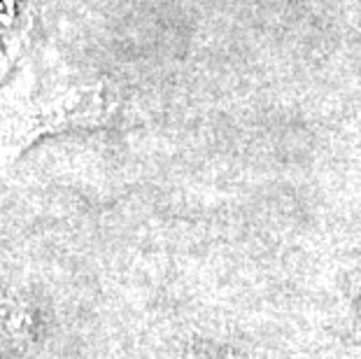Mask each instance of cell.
Listing matches in <instances>:
<instances>
[{
  "label": "cell",
  "instance_id": "obj_1",
  "mask_svg": "<svg viewBox=\"0 0 361 359\" xmlns=\"http://www.w3.org/2000/svg\"><path fill=\"white\" fill-rule=\"evenodd\" d=\"M37 341V315L24 296L0 287V353H24Z\"/></svg>",
  "mask_w": 361,
  "mask_h": 359
},
{
  "label": "cell",
  "instance_id": "obj_2",
  "mask_svg": "<svg viewBox=\"0 0 361 359\" xmlns=\"http://www.w3.org/2000/svg\"><path fill=\"white\" fill-rule=\"evenodd\" d=\"M187 359H245L243 355L233 353V350H224V348H205L201 353H194Z\"/></svg>",
  "mask_w": 361,
  "mask_h": 359
},
{
  "label": "cell",
  "instance_id": "obj_3",
  "mask_svg": "<svg viewBox=\"0 0 361 359\" xmlns=\"http://www.w3.org/2000/svg\"><path fill=\"white\" fill-rule=\"evenodd\" d=\"M352 324H355V336H357V341L361 343V299L357 301V308H355V320H352Z\"/></svg>",
  "mask_w": 361,
  "mask_h": 359
}]
</instances>
